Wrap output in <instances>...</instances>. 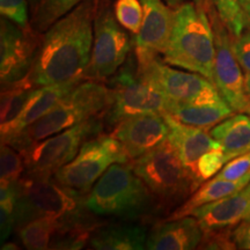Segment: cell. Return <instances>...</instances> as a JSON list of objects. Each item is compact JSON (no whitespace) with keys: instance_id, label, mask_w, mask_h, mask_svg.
Here are the masks:
<instances>
[{"instance_id":"obj_1","label":"cell","mask_w":250,"mask_h":250,"mask_svg":"<svg viewBox=\"0 0 250 250\" xmlns=\"http://www.w3.org/2000/svg\"><path fill=\"white\" fill-rule=\"evenodd\" d=\"M101 0H83L44 31L29 79L44 87L83 79L90 61L94 20Z\"/></svg>"},{"instance_id":"obj_2","label":"cell","mask_w":250,"mask_h":250,"mask_svg":"<svg viewBox=\"0 0 250 250\" xmlns=\"http://www.w3.org/2000/svg\"><path fill=\"white\" fill-rule=\"evenodd\" d=\"M111 102L110 88L101 81L83 80L48 114L8 139L5 144L21 151L95 117L104 118Z\"/></svg>"},{"instance_id":"obj_3","label":"cell","mask_w":250,"mask_h":250,"mask_svg":"<svg viewBox=\"0 0 250 250\" xmlns=\"http://www.w3.org/2000/svg\"><path fill=\"white\" fill-rule=\"evenodd\" d=\"M174 11V27L164 62L202 74L213 83L215 44L208 12L195 2H184Z\"/></svg>"},{"instance_id":"obj_4","label":"cell","mask_w":250,"mask_h":250,"mask_svg":"<svg viewBox=\"0 0 250 250\" xmlns=\"http://www.w3.org/2000/svg\"><path fill=\"white\" fill-rule=\"evenodd\" d=\"M154 197L130 162L111 165L85 197V208L98 217L133 221L148 213Z\"/></svg>"},{"instance_id":"obj_5","label":"cell","mask_w":250,"mask_h":250,"mask_svg":"<svg viewBox=\"0 0 250 250\" xmlns=\"http://www.w3.org/2000/svg\"><path fill=\"white\" fill-rule=\"evenodd\" d=\"M130 164L148 188L158 208L165 210L179 208L201 187V181L183 164L168 139Z\"/></svg>"},{"instance_id":"obj_6","label":"cell","mask_w":250,"mask_h":250,"mask_svg":"<svg viewBox=\"0 0 250 250\" xmlns=\"http://www.w3.org/2000/svg\"><path fill=\"white\" fill-rule=\"evenodd\" d=\"M111 102L104 115V125L114 127L124 118L140 114H165L167 99L147 74L138 70L132 52L123 66L109 79Z\"/></svg>"},{"instance_id":"obj_7","label":"cell","mask_w":250,"mask_h":250,"mask_svg":"<svg viewBox=\"0 0 250 250\" xmlns=\"http://www.w3.org/2000/svg\"><path fill=\"white\" fill-rule=\"evenodd\" d=\"M17 226L35 219H51L62 223L83 213L85 197L58 182L55 177L24 176L15 184Z\"/></svg>"},{"instance_id":"obj_8","label":"cell","mask_w":250,"mask_h":250,"mask_svg":"<svg viewBox=\"0 0 250 250\" xmlns=\"http://www.w3.org/2000/svg\"><path fill=\"white\" fill-rule=\"evenodd\" d=\"M103 125V117L92 118L19 151L26 167L24 175L41 179L54 177L76 158L86 140L101 133Z\"/></svg>"},{"instance_id":"obj_9","label":"cell","mask_w":250,"mask_h":250,"mask_svg":"<svg viewBox=\"0 0 250 250\" xmlns=\"http://www.w3.org/2000/svg\"><path fill=\"white\" fill-rule=\"evenodd\" d=\"M117 162H130L124 147L111 134L100 133L86 140L76 158L54 177L64 187L86 196L108 168Z\"/></svg>"},{"instance_id":"obj_10","label":"cell","mask_w":250,"mask_h":250,"mask_svg":"<svg viewBox=\"0 0 250 250\" xmlns=\"http://www.w3.org/2000/svg\"><path fill=\"white\" fill-rule=\"evenodd\" d=\"M132 43L115 13L105 1H101L94 20V39L85 80L103 81L114 76L129 57Z\"/></svg>"},{"instance_id":"obj_11","label":"cell","mask_w":250,"mask_h":250,"mask_svg":"<svg viewBox=\"0 0 250 250\" xmlns=\"http://www.w3.org/2000/svg\"><path fill=\"white\" fill-rule=\"evenodd\" d=\"M205 9L214 34V85L234 111L250 114V99L246 88V78L242 74L241 65L234 55L232 34L218 15L211 0H206Z\"/></svg>"},{"instance_id":"obj_12","label":"cell","mask_w":250,"mask_h":250,"mask_svg":"<svg viewBox=\"0 0 250 250\" xmlns=\"http://www.w3.org/2000/svg\"><path fill=\"white\" fill-rule=\"evenodd\" d=\"M137 66L158 83L167 103L196 104L224 100L214 83L208 78L196 72L175 70L166 64L160 56L137 61Z\"/></svg>"},{"instance_id":"obj_13","label":"cell","mask_w":250,"mask_h":250,"mask_svg":"<svg viewBox=\"0 0 250 250\" xmlns=\"http://www.w3.org/2000/svg\"><path fill=\"white\" fill-rule=\"evenodd\" d=\"M34 28H21L1 18L0 24V79L1 87L29 76L42 41Z\"/></svg>"},{"instance_id":"obj_14","label":"cell","mask_w":250,"mask_h":250,"mask_svg":"<svg viewBox=\"0 0 250 250\" xmlns=\"http://www.w3.org/2000/svg\"><path fill=\"white\" fill-rule=\"evenodd\" d=\"M169 127L164 114H140L124 118L110 134L122 144L130 162L145 155L168 139Z\"/></svg>"},{"instance_id":"obj_15","label":"cell","mask_w":250,"mask_h":250,"mask_svg":"<svg viewBox=\"0 0 250 250\" xmlns=\"http://www.w3.org/2000/svg\"><path fill=\"white\" fill-rule=\"evenodd\" d=\"M144 9L142 29L134 39V56L144 61L164 55L174 27L175 11L162 0H140Z\"/></svg>"},{"instance_id":"obj_16","label":"cell","mask_w":250,"mask_h":250,"mask_svg":"<svg viewBox=\"0 0 250 250\" xmlns=\"http://www.w3.org/2000/svg\"><path fill=\"white\" fill-rule=\"evenodd\" d=\"M190 215L199 221L203 230L234 228L250 221V183L233 195L196 208Z\"/></svg>"},{"instance_id":"obj_17","label":"cell","mask_w":250,"mask_h":250,"mask_svg":"<svg viewBox=\"0 0 250 250\" xmlns=\"http://www.w3.org/2000/svg\"><path fill=\"white\" fill-rule=\"evenodd\" d=\"M169 127L168 142L175 148L183 164L197 176V164L201 156L208 151L221 148L217 140L212 138L208 130L184 124L165 112Z\"/></svg>"},{"instance_id":"obj_18","label":"cell","mask_w":250,"mask_h":250,"mask_svg":"<svg viewBox=\"0 0 250 250\" xmlns=\"http://www.w3.org/2000/svg\"><path fill=\"white\" fill-rule=\"evenodd\" d=\"M81 81L83 80L78 79L57 83V85L36 87L31 93L30 98L28 99L20 116L6 130V132L1 133V144H5L15 134L27 129L31 124L39 121L41 117L48 114L50 110H52L67 94H70L79 85Z\"/></svg>"},{"instance_id":"obj_19","label":"cell","mask_w":250,"mask_h":250,"mask_svg":"<svg viewBox=\"0 0 250 250\" xmlns=\"http://www.w3.org/2000/svg\"><path fill=\"white\" fill-rule=\"evenodd\" d=\"M203 228L193 215L168 219L155 226L148 234L146 249L149 250H192L198 248Z\"/></svg>"},{"instance_id":"obj_20","label":"cell","mask_w":250,"mask_h":250,"mask_svg":"<svg viewBox=\"0 0 250 250\" xmlns=\"http://www.w3.org/2000/svg\"><path fill=\"white\" fill-rule=\"evenodd\" d=\"M148 232L143 225L120 223L101 225L93 233L90 249L98 250H142L146 249Z\"/></svg>"},{"instance_id":"obj_21","label":"cell","mask_w":250,"mask_h":250,"mask_svg":"<svg viewBox=\"0 0 250 250\" xmlns=\"http://www.w3.org/2000/svg\"><path fill=\"white\" fill-rule=\"evenodd\" d=\"M166 114H169L175 120L184 124L210 130L220 122L235 114V111L228 105L225 100H221L218 102L196 103V104L167 103Z\"/></svg>"},{"instance_id":"obj_22","label":"cell","mask_w":250,"mask_h":250,"mask_svg":"<svg viewBox=\"0 0 250 250\" xmlns=\"http://www.w3.org/2000/svg\"><path fill=\"white\" fill-rule=\"evenodd\" d=\"M223 149L227 162L250 151V114L235 112L210 131Z\"/></svg>"},{"instance_id":"obj_23","label":"cell","mask_w":250,"mask_h":250,"mask_svg":"<svg viewBox=\"0 0 250 250\" xmlns=\"http://www.w3.org/2000/svg\"><path fill=\"white\" fill-rule=\"evenodd\" d=\"M250 183V171L247 173L239 180H223V179H212L199 187L183 204L176 208L168 219H180L187 215H190L196 208L201 206L218 201L224 197L230 196L240 190L246 188Z\"/></svg>"},{"instance_id":"obj_24","label":"cell","mask_w":250,"mask_h":250,"mask_svg":"<svg viewBox=\"0 0 250 250\" xmlns=\"http://www.w3.org/2000/svg\"><path fill=\"white\" fill-rule=\"evenodd\" d=\"M36 87L33 85L29 77L23 80L12 83V85L2 86L1 95H0V131L1 133L14 123L20 116L21 111L31 93Z\"/></svg>"},{"instance_id":"obj_25","label":"cell","mask_w":250,"mask_h":250,"mask_svg":"<svg viewBox=\"0 0 250 250\" xmlns=\"http://www.w3.org/2000/svg\"><path fill=\"white\" fill-rule=\"evenodd\" d=\"M61 223L51 219H35L17 228L18 236L26 249H49Z\"/></svg>"},{"instance_id":"obj_26","label":"cell","mask_w":250,"mask_h":250,"mask_svg":"<svg viewBox=\"0 0 250 250\" xmlns=\"http://www.w3.org/2000/svg\"><path fill=\"white\" fill-rule=\"evenodd\" d=\"M83 0H40L34 6L31 23L37 33H44L56 21L66 15Z\"/></svg>"},{"instance_id":"obj_27","label":"cell","mask_w":250,"mask_h":250,"mask_svg":"<svg viewBox=\"0 0 250 250\" xmlns=\"http://www.w3.org/2000/svg\"><path fill=\"white\" fill-rule=\"evenodd\" d=\"M26 171L21 153L17 149L1 144L0 147V187L15 186L22 179Z\"/></svg>"},{"instance_id":"obj_28","label":"cell","mask_w":250,"mask_h":250,"mask_svg":"<svg viewBox=\"0 0 250 250\" xmlns=\"http://www.w3.org/2000/svg\"><path fill=\"white\" fill-rule=\"evenodd\" d=\"M0 218L1 245L7 241L17 226V189L15 186L0 187Z\"/></svg>"},{"instance_id":"obj_29","label":"cell","mask_w":250,"mask_h":250,"mask_svg":"<svg viewBox=\"0 0 250 250\" xmlns=\"http://www.w3.org/2000/svg\"><path fill=\"white\" fill-rule=\"evenodd\" d=\"M114 13L118 23L133 35L142 29L144 9L140 0H116Z\"/></svg>"},{"instance_id":"obj_30","label":"cell","mask_w":250,"mask_h":250,"mask_svg":"<svg viewBox=\"0 0 250 250\" xmlns=\"http://www.w3.org/2000/svg\"><path fill=\"white\" fill-rule=\"evenodd\" d=\"M218 15L229 29L232 36H237L249 27V22L240 7L239 0H211Z\"/></svg>"},{"instance_id":"obj_31","label":"cell","mask_w":250,"mask_h":250,"mask_svg":"<svg viewBox=\"0 0 250 250\" xmlns=\"http://www.w3.org/2000/svg\"><path fill=\"white\" fill-rule=\"evenodd\" d=\"M227 164L226 156L223 149L215 148L208 151L201 156L197 164V177L201 182L210 180L212 176L217 175Z\"/></svg>"},{"instance_id":"obj_32","label":"cell","mask_w":250,"mask_h":250,"mask_svg":"<svg viewBox=\"0 0 250 250\" xmlns=\"http://www.w3.org/2000/svg\"><path fill=\"white\" fill-rule=\"evenodd\" d=\"M234 228H221V229L204 230L198 249L208 250H233L236 249L232 232Z\"/></svg>"},{"instance_id":"obj_33","label":"cell","mask_w":250,"mask_h":250,"mask_svg":"<svg viewBox=\"0 0 250 250\" xmlns=\"http://www.w3.org/2000/svg\"><path fill=\"white\" fill-rule=\"evenodd\" d=\"M0 12L21 28H30L26 0H0Z\"/></svg>"},{"instance_id":"obj_34","label":"cell","mask_w":250,"mask_h":250,"mask_svg":"<svg viewBox=\"0 0 250 250\" xmlns=\"http://www.w3.org/2000/svg\"><path fill=\"white\" fill-rule=\"evenodd\" d=\"M250 171V151L243 153V154L236 156L228 161L224 166L223 169L215 175L217 179L223 180H239L245 176L247 173Z\"/></svg>"},{"instance_id":"obj_35","label":"cell","mask_w":250,"mask_h":250,"mask_svg":"<svg viewBox=\"0 0 250 250\" xmlns=\"http://www.w3.org/2000/svg\"><path fill=\"white\" fill-rule=\"evenodd\" d=\"M232 46L234 55L242 70L250 74V26L247 27L240 35L232 36Z\"/></svg>"},{"instance_id":"obj_36","label":"cell","mask_w":250,"mask_h":250,"mask_svg":"<svg viewBox=\"0 0 250 250\" xmlns=\"http://www.w3.org/2000/svg\"><path fill=\"white\" fill-rule=\"evenodd\" d=\"M232 236L237 249L250 250V221H242L234 227Z\"/></svg>"},{"instance_id":"obj_37","label":"cell","mask_w":250,"mask_h":250,"mask_svg":"<svg viewBox=\"0 0 250 250\" xmlns=\"http://www.w3.org/2000/svg\"><path fill=\"white\" fill-rule=\"evenodd\" d=\"M239 4L250 26V0H239Z\"/></svg>"},{"instance_id":"obj_38","label":"cell","mask_w":250,"mask_h":250,"mask_svg":"<svg viewBox=\"0 0 250 250\" xmlns=\"http://www.w3.org/2000/svg\"><path fill=\"white\" fill-rule=\"evenodd\" d=\"M164 1L169 6V7H171L173 9H176L177 7H180L181 5L184 4L186 0H164Z\"/></svg>"},{"instance_id":"obj_39","label":"cell","mask_w":250,"mask_h":250,"mask_svg":"<svg viewBox=\"0 0 250 250\" xmlns=\"http://www.w3.org/2000/svg\"><path fill=\"white\" fill-rule=\"evenodd\" d=\"M246 88H247V93H248V96L250 99V74L246 73Z\"/></svg>"},{"instance_id":"obj_40","label":"cell","mask_w":250,"mask_h":250,"mask_svg":"<svg viewBox=\"0 0 250 250\" xmlns=\"http://www.w3.org/2000/svg\"><path fill=\"white\" fill-rule=\"evenodd\" d=\"M193 2H195L197 6H199V7H205L206 0H193Z\"/></svg>"},{"instance_id":"obj_41","label":"cell","mask_w":250,"mask_h":250,"mask_svg":"<svg viewBox=\"0 0 250 250\" xmlns=\"http://www.w3.org/2000/svg\"><path fill=\"white\" fill-rule=\"evenodd\" d=\"M39 1H40V0H30V2H33L34 6H36L37 2H39Z\"/></svg>"}]
</instances>
